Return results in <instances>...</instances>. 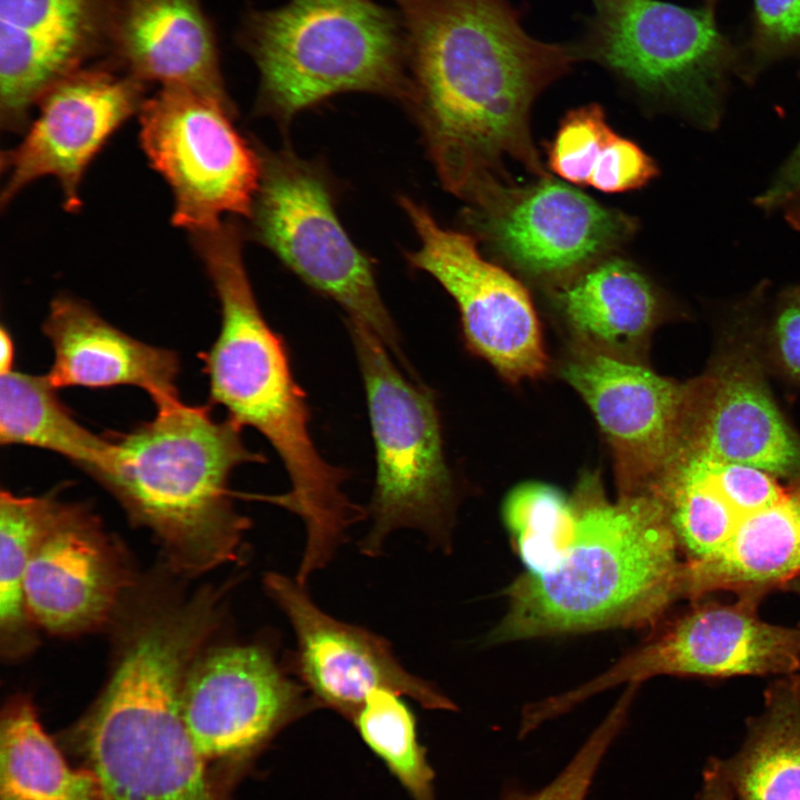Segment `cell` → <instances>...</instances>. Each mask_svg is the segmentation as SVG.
Returning a JSON list of instances; mask_svg holds the SVG:
<instances>
[{"label":"cell","mask_w":800,"mask_h":800,"mask_svg":"<svg viewBox=\"0 0 800 800\" xmlns=\"http://www.w3.org/2000/svg\"><path fill=\"white\" fill-rule=\"evenodd\" d=\"M696 800H734L723 773L721 759L710 757L702 771V783Z\"/></svg>","instance_id":"37"},{"label":"cell","mask_w":800,"mask_h":800,"mask_svg":"<svg viewBox=\"0 0 800 800\" xmlns=\"http://www.w3.org/2000/svg\"><path fill=\"white\" fill-rule=\"evenodd\" d=\"M208 637L202 618L176 608L153 609L130 629L106 689L72 733L106 800H228L180 709Z\"/></svg>","instance_id":"4"},{"label":"cell","mask_w":800,"mask_h":800,"mask_svg":"<svg viewBox=\"0 0 800 800\" xmlns=\"http://www.w3.org/2000/svg\"><path fill=\"white\" fill-rule=\"evenodd\" d=\"M234 108L180 87H162L138 113L140 143L170 187L172 223L190 233L232 213L250 217L260 152L232 123Z\"/></svg>","instance_id":"10"},{"label":"cell","mask_w":800,"mask_h":800,"mask_svg":"<svg viewBox=\"0 0 800 800\" xmlns=\"http://www.w3.org/2000/svg\"><path fill=\"white\" fill-rule=\"evenodd\" d=\"M761 47L781 51L800 42V0H754Z\"/></svg>","instance_id":"35"},{"label":"cell","mask_w":800,"mask_h":800,"mask_svg":"<svg viewBox=\"0 0 800 800\" xmlns=\"http://www.w3.org/2000/svg\"><path fill=\"white\" fill-rule=\"evenodd\" d=\"M57 390L47 374H1L0 443L58 453L100 482L111 469L112 439L80 424Z\"/></svg>","instance_id":"26"},{"label":"cell","mask_w":800,"mask_h":800,"mask_svg":"<svg viewBox=\"0 0 800 800\" xmlns=\"http://www.w3.org/2000/svg\"><path fill=\"white\" fill-rule=\"evenodd\" d=\"M721 764L734 800H800L799 674L770 686L740 749Z\"/></svg>","instance_id":"25"},{"label":"cell","mask_w":800,"mask_h":800,"mask_svg":"<svg viewBox=\"0 0 800 800\" xmlns=\"http://www.w3.org/2000/svg\"><path fill=\"white\" fill-rule=\"evenodd\" d=\"M679 448L717 461L752 466L779 478L800 472V437L773 400L756 342L728 341L708 370L689 381Z\"/></svg>","instance_id":"18"},{"label":"cell","mask_w":800,"mask_h":800,"mask_svg":"<svg viewBox=\"0 0 800 800\" xmlns=\"http://www.w3.org/2000/svg\"><path fill=\"white\" fill-rule=\"evenodd\" d=\"M782 209L789 224L800 232V190L783 204Z\"/></svg>","instance_id":"39"},{"label":"cell","mask_w":800,"mask_h":800,"mask_svg":"<svg viewBox=\"0 0 800 800\" xmlns=\"http://www.w3.org/2000/svg\"><path fill=\"white\" fill-rule=\"evenodd\" d=\"M102 60L147 86L186 88L234 108L203 0H121Z\"/></svg>","instance_id":"21"},{"label":"cell","mask_w":800,"mask_h":800,"mask_svg":"<svg viewBox=\"0 0 800 800\" xmlns=\"http://www.w3.org/2000/svg\"><path fill=\"white\" fill-rule=\"evenodd\" d=\"M758 597L696 606L604 673L540 704L548 719L620 683L657 676L730 678L790 676L800 670V628L772 624L757 613Z\"/></svg>","instance_id":"11"},{"label":"cell","mask_w":800,"mask_h":800,"mask_svg":"<svg viewBox=\"0 0 800 800\" xmlns=\"http://www.w3.org/2000/svg\"><path fill=\"white\" fill-rule=\"evenodd\" d=\"M560 374L586 401L611 448L619 497L641 494L682 442L689 381L578 347L562 360Z\"/></svg>","instance_id":"16"},{"label":"cell","mask_w":800,"mask_h":800,"mask_svg":"<svg viewBox=\"0 0 800 800\" xmlns=\"http://www.w3.org/2000/svg\"><path fill=\"white\" fill-rule=\"evenodd\" d=\"M579 60L608 69L639 93L712 130L722 117L730 46L709 10L660 0H590Z\"/></svg>","instance_id":"9"},{"label":"cell","mask_w":800,"mask_h":800,"mask_svg":"<svg viewBox=\"0 0 800 800\" xmlns=\"http://www.w3.org/2000/svg\"><path fill=\"white\" fill-rule=\"evenodd\" d=\"M552 300L573 347L634 361L663 314L654 284L623 259L597 261L556 286Z\"/></svg>","instance_id":"23"},{"label":"cell","mask_w":800,"mask_h":800,"mask_svg":"<svg viewBox=\"0 0 800 800\" xmlns=\"http://www.w3.org/2000/svg\"><path fill=\"white\" fill-rule=\"evenodd\" d=\"M121 0H0V118L21 131L41 97L104 59Z\"/></svg>","instance_id":"19"},{"label":"cell","mask_w":800,"mask_h":800,"mask_svg":"<svg viewBox=\"0 0 800 800\" xmlns=\"http://www.w3.org/2000/svg\"><path fill=\"white\" fill-rule=\"evenodd\" d=\"M53 349L47 377L56 388L131 386L157 408L179 401V356L144 343L104 320L88 303L57 297L42 327Z\"/></svg>","instance_id":"22"},{"label":"cell","mask_w":800,"mask_h":800,"mask_svg":"<svg viewBox=\"0 0 800 800\" xmlns=\"http://www.w3.org/2000/svg\"><path fill=\"white\" fill-rule=\"evenodd\" d=\"M58 499L0 494V631L2 651L21 654L33 642L23 583L32 550Z\"/></svg>","instance_id":"28"},{"label":"cell","mask_w":800,"mask_h":800,"mask_svg":"<svg viewBox=\"0 0 800 800\" xmlns=\"http://www.w3.org/2000/svg\"><path fill=\"white\" fill-rule=\"evenodd\" d=\"M657 174L658 167L652 158L637 143L614 132L588 186L607 193L626 192L646 186Z\"/></svg>","instance_id":"33"},{"label":"cell","mask_w":800,"mask_h":800,"mask_svg":"<svg viewBox=\"0 0 800 800\" xmlns=\"http://www.w3.org/2000/svg\"><path fill=\"white\" fill-rule=\"evenodd\" d=\"M351 722L414 800H434V773L419 742L414 714L401 694L374 690Z\"/></svg>","instance_id":"29"},{"label":"cell","mask_w":800,"mask_h":800,"mask_svg":"<svg viewBox=\"0 0 800 800\" xmlns=\"http://www.w3.org/2000/svg\"><path fill=\"white\" fill-rule=\"evenodd\" d=\"M148 86L104 60L86 66L51 87L23 139L2 152L1 206L43 177L59 182L63 207L82 206L84 173L112 134L138 114Z\"/></svg>","instance_id":"14"},{"label":"cell","mask_w":800,"mask_h":800,"mask_svg":"<svg viewBox=\"0 0 800 800\" xmlns=\"http://www.w3.org/2000/svg\"><path fill=\"white\" fill-rule=\"evenodd\" d=\"M362 378L374 447L376 477L367 508L371 526L360 551L378 556L402 528L448 544L456 489L446 458L434 393L400 370L386 344L347 319Z\"/></svg>","instance_id":"7"},{"label":"cell","mask_w":800,"mask_h":800,"mask_svg":"<svg viewBox=\"0 0 800 800\" xmlns=\"http://www.w3.org/2000/svg\"><path fill=\"white\" fill-rule=\"evenodd\" d=\"M709 3L713 2L714 0H707Z\"/></svg>","instance_id":"40"},{"label":"cell","mask_w":800,"mask_h":800,"mask_svg":"<svg viewBox=\"0 0 800 800\" xmlns=\"http://www.w3.org/2000/svg\"><path fill=\"white\" fill-rule=\"evenodd\" d=\"M317 703L267 643L216 648L191 664L181 691L187 732L203 760L231 779L279 731Z\"/></svg>","instance_id":"12"},{"label":"cell","mask_w":800,"mask_h":800,"mask_svg":"<svg viewBox=\"0 0 800 800\" xmlns=\"http://www.w3.org/2000/svg\"><path fill=\"white\" fill-rule=\"evenodd\" d=\"M766 329L772 364L786 379L800 383V283L777 296Z\"/></svg>","instance_id":"34"},{"label":"cell","mask_w":800,"mask_h":800,"mask_svg":"<svg viewBox=\"0 0 800 800\" xmlns=\"http://www.w3.org/2000/svg\"><path fill=\"white\" fill-rule=\"evenodd\" d=\"M14 358V346L9 331L0 328V373H7L12 369Z\"/></svg>","instance_id":"38"},{"label":"cell","mask_w":800,"mask_h":800,"mask_svg":"<svg viewBox=\"0 0 800 800\" xmlns=\"http://www.w3.org/2000/svg\"><path fill=\"white\" fill-rule=\"evenodd\" d=\"M241 431L208 407L179 400L157 408L151 421L110 434L112 464L100 483L156 534L179 572L199 574L240 558L250 521L233 506L230 477L266 461Z\"/></svg>","instance_id":"5"},{"label":"cell","mask_w":800,"mask_h":800,"mask_svg":"<svg viewBox=\"0 0 800 800\" xmlns=\"http://www.w3.org/2000/svg\"><path fill=\"white\" fill-rule=\"evenodd\" d=\"M800 574V472L782 494L743 519L726 544L700 561H684L683 598L730 590L760 598Z\"/></svg>","instance_id":"24"},{"label":"cell","mask_w":800,"mask_h":800,"mask_svg":"<svg viewBox=\"0 0 800 800\" xmlns=\"http://www.w3.org/2000/svg\"><path fill=\"white\" fill-rule=\"evenodd\" d=\"M571 502L573 537L560 559L506 590L507 612L493 643L644 627L683 598L684 560L660 504L648 494L610 501L587 472Z\"/></svg>","instance_id":"3"},{"label":"cell","mask_w":800,"mask_h":800,"mask_svg":"<svg viewBox=\"0 0 800 800\" xmlns=\"http://www.w3.org/2000/svg\"><path fill=\"white\" fill-rule=\"evenodd\" d=\"M0 800H106L96 773L66 761L24 696L1 712Z\"/></svg>","instance_id":"27"},{"label":"cell","mask_w":800,"mask_h":800,"mask_svg":"<svg viewBox=\"0 0 800 800\" xmlns=\"http://www.w3.org/2000/svg\"><path fill=\"white\" fill-rule=\"evenodd\" d=\"M613 134L600 106L593 103L569 111L549 149L550 169L573 184L588 186Z\"/></svg>","instance_id":"31"},{"label":"cell","mask_w":800,"mask_h":800,"mask_svg":"<svg viewBox=\"0 0 800 800\" xmlns=\"http://www.w3.org/2000/svg\"><path fill=\"white\" fill-rule=\"evenodd\" d=\"M128 584L124 560L98 518L58 500L24 577L31 621L54 634L90 631L114 613Z\"/></svg>","instance_id":"20"},{"label":"cell","mask_w":800,"mask_h":800,"mask_svg":"<svg viewBox=\"0 0 800 800\" xmlns=\"http://www.w3.org/2000/svg\"><path fill=\"white\" fill-rule=\"evenodd\" d=\"M236 38L259 71V110L282 123L340 92L409 97L402 22L372 0H289L277 9H250Z\"/></svg>","instance_id":"6"},{"label":"cell","mask_w":800,"mask_h":800,"mask_svg":"<svg viewBox=\"0 0 800 800\" xmlns=\"http://www.w3.org/2000/svg\"><path fill=\"white\" fill-rule=\"evenodd\" d=\"M260 156L261 178L249 217L254 238L306 284L338 303L348 320L370 329L417 379L372 262L342 228L322 171L288 150Z\"/></svg>","instance_id":"8"},{"label":"cell","mask_w":800,"mask_h":800,"mask_svg":"<svg viewBox=\"0 0 800 800\" xmlns=\"http://www.w3.org/2000/svg\"><path fill=\"white\" fill-rule=\"evenodd\" d=\"M503 517L528 572H542L552 567L574 533L571 499L541 483H526L511 491L504 502Z\"/></svg>","instance_id":"30"},{"label":"cell","mask_w":800,"mask_h":800,"mask_svg":"<svg viewBox=\"0 0 800 800\" xmlns=\"http://www.w3.org/2000/svg\"><path fill=\"white\" fill-rule=\"evenodd\" d=\"M399 201L420 239L419 249L407 259L453 298L469 348L509 382L542 376L548 356L526 288L486 260L473 237L443 228L410 198L400 197Z\"/></svg>","instance_id":"13"},{"label":"cell","mask_w":800,"mask_h":800,"mask_svg":"<svg viewBox=\"0 0 800 800\" xmlns=\"http://www.w3.org/2000/svg\"><path fill=\"white\" fill-rule=\"evenodd\" d=\"M483 240L521 273L556 286L628 240L633 220L551 177L508 187L490 206L467 211Z\"/></svg>","instance_id":"15"},{"label":"cell","mask_w":800,"mask_h":800,"mask_svg":"<svg viewBox=\"0 0 800 800\" xmlns=\"http://www.w3.org/2000/svg\"><path fill=\"white\" fill-rule=\"evenodd\" d=\"M220 304V329L201 358L211 402L241 428H253L279 456L290 488L260 499L298 516L306 529L303 577L324 568L367 509L343 491L347 472L329 463L310 432L303 390L284 340L264 319L242 257V232L232 221L191 239Z\"/></svg>","instance_id":"2"},{"label":"cell","mask_w":800,"mask_h":800,"mask_svg":"<svg viewBox=\"0 0 800 800\" xmlns=\"http://www.w3.org/2000/svg\"><path fill=\"white\" fill-rule=\"evenodd\" d=\"M627 713L628 708L617 703L550 782L534 791L508 790L501 800H586L606 753L626 722Z\"/></svg>","instance_id":"32"},{"label":"cell","mask_w":800,"mask_h":800,"mask_svg":"<svg viewBox=\"0 0 800 800\" xmlns=\"http://www.w3.org/2000/svg\"><path fill=\"white\" fill-rule=\"evenodd\" d=\"M800 190V141L778 169L768 187L756 198L767 211L782 208Z\"/></svg>","instance_id":"36"},{"label":"cell","mask_w":800,"mask_h":800,"mask_svg":"<svg viewBox=\"0 0 800 800\" xmlns=\"http://www.w3.org/2000/svg\"><path fill=\"white\" fill-rule=\"evenodd\" d=\"M263 584L294 632L290 672L318 708H329L351 721L371 692L389 689L428 709L454 710V703L433 684L399 662L387 639L329 616L296 579L268 572Z\"/></svg>","instance_id":"17"},{"label":"cell","mask_w":800,"mask_h":800,"mask_svg":"<svg viewBox=\"0 0 800 800\" xmlns=\"http://www.w3.org/2000/svg\"><path fill=\"white\" fill-rule=\"evenodd\" d=\"M410 106L439 178L468 209L512 184L504 161L550 177L529 129L536 98L578 61L573 46L531 37L509 0H393Z\"/></svg>","instance_id":"1"}]
</instances>
